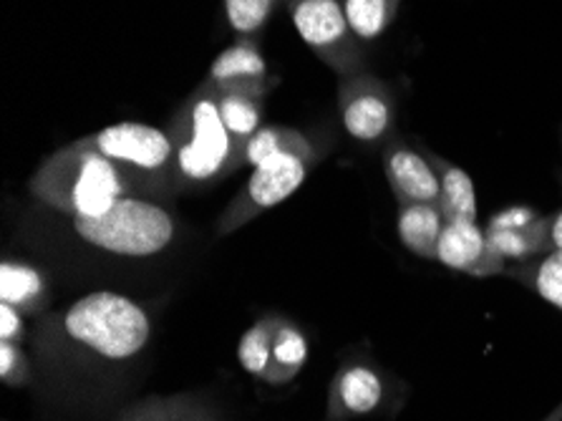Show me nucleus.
I'll return each mask as SVG.
<instances>
[{"mask_svg":"<svg viewBox=\"0 0 562 421\" xmlns=\"http://www.w3.org/2000/svg\"><path fill=\"white\" fill-rule=\"evenodd\" d=\"M338 111L348 136L376 147L394 132L396 99L389 84L373 74H351L338 84Z\"/></svg>","mask_w":562,"mask_h":421,"instance_id":"8","label":"nucleus"},{"mask_svg":"<svg viewBox=\"0 0 562 421\" xmlns=\"http://www.w3.org/2000/svg\"><path fill=\"white\" fill-rule=\"evenodd\" d=\"M548 253H562V208L548 214Z\"/></svg>","mask_w":562,"mask_h":421,"instance_id":"28","label":"nucleus"},{"mask_svg":"<svg viewBox=\"0 0 562 421\" xmlns=\"http://www.w3.org/2000/svg\"><path fill=\"white\" fill-rule=\"evenodd\" d=\"M346 19L363 43L381 38L396 21L402 0H344Z\"/></svg>","mask_w":562,"mask_h":421,"instance_id":"21","label":"nucleus"},{"mask_svg":"<svg viewBox=\"0 0 562 421\" xmlns=\"http://www.w3.org/2000/svg\"><path fill=\"white\" fill-rule=\"evenodd\" d=\"M447 218L437 202L398 204L396 235L408 253L424 261H437V245Z\"/></svg>","mask_w":562,"mask_h":421,"instance_id":"15","label":"nucleus"},{"mask_svg":"<svg viewBox=\"0 0 562 421\" xmlns=\"http://www.w3.org/2000/svg\"><path fill=\"white\" fill-rule=\"evenodd\" d=\"M79 142L114 162L122 175L130 179L134 197L155 200V197L177 190L175 147L167 129L142 122H119L99 129Z\"/></svg>","mask_w":562,"mask_h":421,"instance_id":"4","label":"nucleus"},{"mask_svg":"<svg viewBox=\"0 0 562 421\" xmlns=\"http://www.w3.org/2000/svg\"><path fill=\"white\" fill-rule=\"evenodd\" d=\"M542 421H562V401H560V407H555V409H552V411H550V414H548V417H544Z\"/></svg>","mask_w":562,"mask_h":421,"instance_id":"29","label":"nucleus"},{"mask_svg":"<svg viewBox=\"0 0 562 421\" xmlns=\"http://www.w3.org/2000/svg\"><path fill=\"white\" fill-rule=\"evenodd\" d=\"M0 303L13 306L25 318H44L50 306L48 275L36 265L5 257L0 265Z\"/></svg>","mask_w":562,"mask_h":421,"instance_id":"14","label":"nucleus"},{"mask_svg":"<svg viewBox=\"0 0 562 421\" xmlns=\"http://www.w3.org/2000/svg\"><path fill=\"white\" fill-rule=\"evenodd\" d=\"M83 243L122 257H151L167 251L177 237L172 212L149 197H122L99 218L74 220Z\"/></svg>","mask_w":562,"mask_h":421,"instance_id":"5","label":"nucleus"},{"mask_svg":"<svg viewBox=\"0 0 562 421\" xmlns=\"http://www.w3.org/2000/svg\"><path fill=\"white\" fill-rule=\"evenodd\" d=\"M36 379L31 356L23 351V343L0 341V381L11 389H23Z\"/></svg>","mask_w":562,"mask_h":421,"instance_id":"25","label":"nucleus"},{"mask_svg":"<svg viewBox=\"0 0 562 421\" xmlns=\"http://www.w3.org/2000/svg\"><path fill=\"white\" fill-rule=\"evenodd\" d=\"M381 162L398 204H439V179L427 154L404 142H389L381 152Z\"/></svg>","mask_w":562,"mask_h":421,"instance_id":"13","label":"nucleus"},{"mask_svg":"<svg viewBox=\"0 0 562 421\" xmlns=\"http://www.w3.org/2000/svg\"><path fill=\"white\" fill-rule=\"evenodd\" d=\"M175 147L177 190L204 187L243 169V147L220 117L207 86L200 84L167 126Z\"/></svg>","mask_w":562,"mask_h":421,"instance_id":"3","label":"nucleus"},{"mask_svg":"<svg viewBox=\"0 0 562 421\" xmlns=\"http://www.w3.org/2000/svg\"><path fill=\"white\" fill-rule=\"evenodd\" d=\"M427 154V159L431 162L434 171H437L439 179V208L445 212L447 222H476L480 220V208H476V192H474V182L467 171L449 162L445 157H439L437 152L431 149H422Z\"/></svg>","mask_w":562,"mask_h":421,"instance_id":"16","label":"nucleus"},{"mask_svg":"<svg viewBox=\"0 0 562 421\" xmlns=\"http://www.w3.org/2000/svg\"><path fill=\"white\" fill-rule=\"evenodd\" d=\"M184 397L187 394H169V397L149 394V397L136 399L130 407L122 409L116 421H177Z\"/></svg>","mask_w":562,"mask_h":421,"instance_id":"24","label":"nucleus"},{"mask_svg":"<svg viewBox=\"0 0 562 421\" xmlns=\"http://www.w3.org/2000/svg\"><path fill=\"white\" fill-rule=\"evenodd\" d=\"M558 179H560V185H562V171H560V175H558Z\"/></svg>","mask_w":562,"mask_h":421,"instance_id":"30","label":"nucleus"},{"mask_svg":"<svg viewBox=\"0 0 562 421\" xmlns=\"http://www.w3.org/2000/svg\"><path fill=\"white\" fill-rule=\"evenodd\" d=\"M280 0H225V15L237 38L255 41L266 31Z\"/></svg>","mask_w":562,"mask_h":421,"instance_id":"23","label":"nucleus"},{"mask_svg":"<svg viewBox=\"0 0 562 421\" xmlns=\"http://www.w3.org/2000/svg\"><path fill=\"white\" fill-rule=\"evenodd\" d=\"M272 331H276V315H266L258 323H252L237 343V361H240L245 374H250L258 381L266 379L270 368Z\"/></svg>","mask_w":562,"mask_h":421,"instance_id":"22","label":"nucleus"},{"mask_svg":"<svg viewBox=\"0 0 562 421\" xmlns=\"http://www.w3.org/2000/svg\"><path fill=\"white\" fill-rule=\"evenodd\" d=\"M308 361V339L293 321L276 315V331H272V356L266 374V384L285 386L305 368Z\"/></svg>","mask_w":562,"mask_h":421,"instance_id":"17","label":"nucleus"},{"mask_svg":"<svg viewBox=\"0 0 562 421\" xmlns=\"http://www.w3.org/2000/svg\"><path fill=\"white\" fill-rule=\"evenodd\" d=\"M202 84L207 86L212 99H215L217 111H220V117H223L227 132L233 134V140L240 144V147H245L250 136L262 129V111H266V107H262V99L245 97V93L223 91L207 81H202Z\"/></svg>","mask_w":562,"mask_h":421,"instance_id":"19","label":"nucleus"},{"mask_svg":"<svg viewBox=\"0 0 562 421\" xmlns=\"http://www.w3.org/2000/svg\"><path fill=\"white\" fill-rule=\"evenodd\" d=\"M204 81L223 91L245 93V97L255 99H266L280 84L278 76L270 74L268 62L262 58L258 43L250 38H237L233 46H227L212 62Z\"/></svg>","mask_w":562,"mask_h":421,"instance_id":"12","label":"nucleus"},{"mask_svg":"<svg viewBox=\"0 0 562 421\" xmlns=\"http://www.w3.org/2000/svg\"><path fill=\"white\" fill-rule=\"evenodd\" d=\"M386 399V381L369 361L351 358L338 368L328 386V419L348 421L369 417Z\"/></svg>","mask_w":562,"mask_h":421,"instance_id":"10","label":"nucleus"},{"mask_svg":"<svg viewBox=\"0 0 562 421\" xmlns=\"http://www.w3.org/2000/svg\"><path fill=\"white\" fill-rule=\"evenodd\" d=\"M31 195L66 218H99L122 197H134L130 179L114 162L76 140L41 162L29 182Z\"/></svg>","mask_w":562,"mask_h":421,"instance_id":"2","label":"nucleus"},{"mask_svg":"<svg viewBox=\"0 0 562 421\" xmlns=\"http://www.w3.org/2000/svg\"><path fill=\"white\" fill-rule=\"evenodd\" d=\"M437 263L472 278L507 273V263L492 251L487 230L480 222H447L437 245Z\"/></svg>","mask_w":562,"mask_h":421,"instance_id":"11","label":"nucleus"},{"mask_svg":"<svg viewBox=\"0 0 562 421\" xmlns=\"http://www.w3.org/2000/svg\"><path fill=\"white\" fill-rule=\"evenodd\" d=\"M33 333V351L50 379L91 381L114 376L147 351L151 318L130 296L93 290L46 313Z\"/></svg>","mask_w":562,"mask_h":421,"instance_id":"1","label":"nucleus"},{"mask_svg":"<svg viewBox=\"0 0 562 421\" xmlns=\"http://www.w3.org/2000/svg\"><path fill=\"white\" fill-rule=\"evenodd\" d=\"M23 313L15 311L13 306L0 303V341H11V343H23L29 339V329H25Z\"/></svg>","mask_w":562,"mask_h":421,"instance_id":"26","label":"nucleus"},{"mask_svg":"<svg viewBox=\"0 0 562 421\" xmlns=\"http://www.w3.org/2000/svg\"><path fill=\"white\" fill-rule=\"evenodd\" d=\"M293 29L340 79L363 71V41L356 36L340 0H288Z\"/></svg>","mask_w":562,"mask_h":421,"instance_id":"6","label":"nucleus"},{"mask_svg":"<svg viewBox=\"0 0 562 421\" xmlns=\"http://www.w3.org/2000/svg\"><path fill=\"white\" fill-rule=\"evenodd\" d=\"M311 159L293 152L272 154L258 167H252V175L240 192L229 200L217 220V237H227L240 228L248 225L262 212L278 208L288 197L297 192V187L308 177Z\"/></svg>","mask_w":562,"mask_h":421,"instance_id":"7","label":"nucleus"},{"mask_svg":"<svg viewBox=\"0 0 562 421\" xmlns=\"http://www.w3.org/2000/svg\"><path fill=\"white\" fill-rule=\"evenodd\" d=\"M177 421H217V411H212L207 403L192 397V394H187L180 414H177Z\"/></svg>","mask_w":562,"mask_h":421,"instance_id":"27","label":"nucleus"},{"mask_svg":"<svg viewBox=\"0 0 562 421\" xmlns=\"http://www.w3.org/2000/svg\"><path fill=\"white\" fill-rule=\"evenodd\" d=\"M492 251L505 263H532L548 255V218L525 204L499 210L487 222Z\"/></svg>","mask_w":562,"mask_h":421,"instance_id":"9","label":"nucleus"},{"mask_svg":"<svg viewBox=\"0 0 562 421\" xmlns=\"http://www.w3.org/2000/svg\"><path fill=\"white\" fill-rule=\"evenodd\" d=\"M280 152H293L301 157L318 162L321 147L318 142L308 136L301 129L291 126H262L260 132H255L248 144L243 147V167H258L260 162H266L272 154Z\"/></svg>","mask_w":562,"mask_h":421,"instance_id":"18","label":"nucleus"},{"mask_svg":"<svg viewBox=\"0 0 562 421\" xmlns=\"http://www.w3.org/2000/svg\"><path fill=\"white\" fill-rule=\"evenodd\" d=\"M505 275L522 282L535 296L548 300L562 313V253H548L538 261L509 268Z\"/></svg>","mask_w":562,"mask_h":421,"instance_id":"20","label":"nucleus"}]
</instances>
